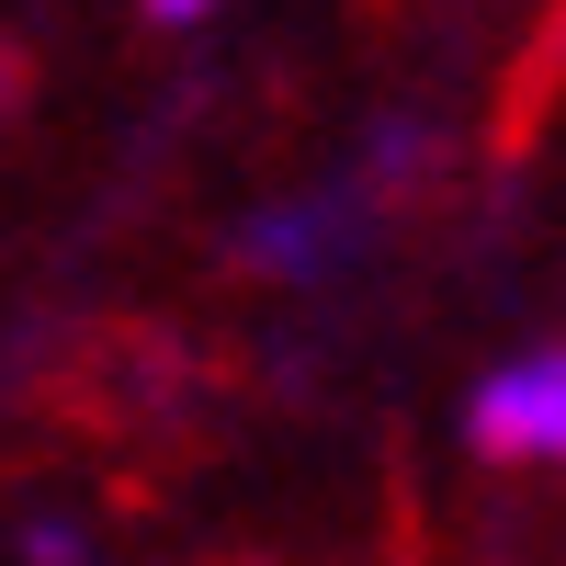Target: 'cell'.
Segmentation results:
<instances>
[{"mask_svg": "<svg viewBox=\"0 0 566 566\" xmlns=\"http://www.w3.org/2000/svg\"><path fill=\"white\" fill-rule=\"evenodd\" d=\"M23 555H34V566H80L91 533H80V522H23Z\"/></svg>", "mask_w": 566, "mask_h": 566, "instance_id": "obj_3", "label": "cell"}, {"mask_svg": "<svg viewBox=\"0 0 566 566\" xmlns=\"http://www.w3.org/2000/svg\"><path fill=\"white\" fill-rule=\"evenodd\" d=\"M148 23H205V12H227V0H136Z\"/></svg>", "mask_w": 566, "mask_h": 566, "instance_id": "obj_4", "label": "cell"}, {"mask_svg": "<svg viewBox=\"0 0 566 566\" xmlns=\"http://www.w3.org/2000/svg\"><path fill=\"white\" fill-rule=\"evenodd\" d=\"M464 442L488 464H566V340L488 363L476 397H464Z\"/></svg>", "mask_w": 566, "mask_h": 566, "instance_id": "obj_2", "label": "cell"}, {"mask_svg": "<svg viewBox=\"0 0 566 566\" xmlns=\"http://www.w3.org/2000/svg\"><path fill=\"white\" fill-rule=\"evenodd\" d=\"M374 227H386V181L352 170V181H306V193H272L250 227H239V261L261 283H340L363 250H374Z\"/></svg>", "mask_w": 566, "mask_h": 566, "instance_id": "obj_1", "label": "cell"}]
</instances>
